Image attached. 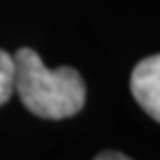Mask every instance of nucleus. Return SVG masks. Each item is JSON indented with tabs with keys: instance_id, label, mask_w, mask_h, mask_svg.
<instances>
[{
	"instance_id": "1",
	"label": "nucleus",
	"mask_w": 160,
	"mask_h": 160,
	"mask_svg": "<svg viewBox=\"0 0 160 160\" xmlns=\"http://www.w3.org/2000/svg\"><path fill=\"white\" fill-rule=\"evenodd\" d=\"M12 57L14 92L33 115L45 120H61L75 115L85 106V82L75 68H47L38 52L31 47H21Z\"/></svg>"
},
{
	"instance_id": "2",
	"label": "nucleus",
	"mask_w": 160,
	"mask_h": 160,
	"mask_svg": "<svg viewBox=\"0 0 160 160\" xmlns=\"http://www.w3.org/2000/svg\"><path fill=\"white\" fill-rule=\"evenodd\" d=\"M130 87L137 104L160 122V54L146 57L134 66Z\"/></svg>"
},
{
	"instance_id": "3",
	"label": "nucleus",
	"mask_w": 160,
	"mask_h": 160,
	"mask_svg": "<svg viewBox=\"0 0 160 160\" xmlns=\"http://www.w3.org/2000/svg\"><path fill=\"white\" fill-rule=\"evenodd\" d=\"M14 94V57L0 50V106Z\"/></svg>"
},
{
	"instance_id": "4",
	"label": "nucleus",
	"mask_w": 160,
	"mask_h": 160,
	"mask_svg": "<svg viewBox=\"0 0 160 160\" xmlns=\"http://www.w3.org/2000/svg\"><path fill=\"white\" fill-rule=\"evenodd\" d=\"M97 158H99V160H104V158H120V160H125L127 155L125 153H99Z\"/></svg>"
}]
</instances>
